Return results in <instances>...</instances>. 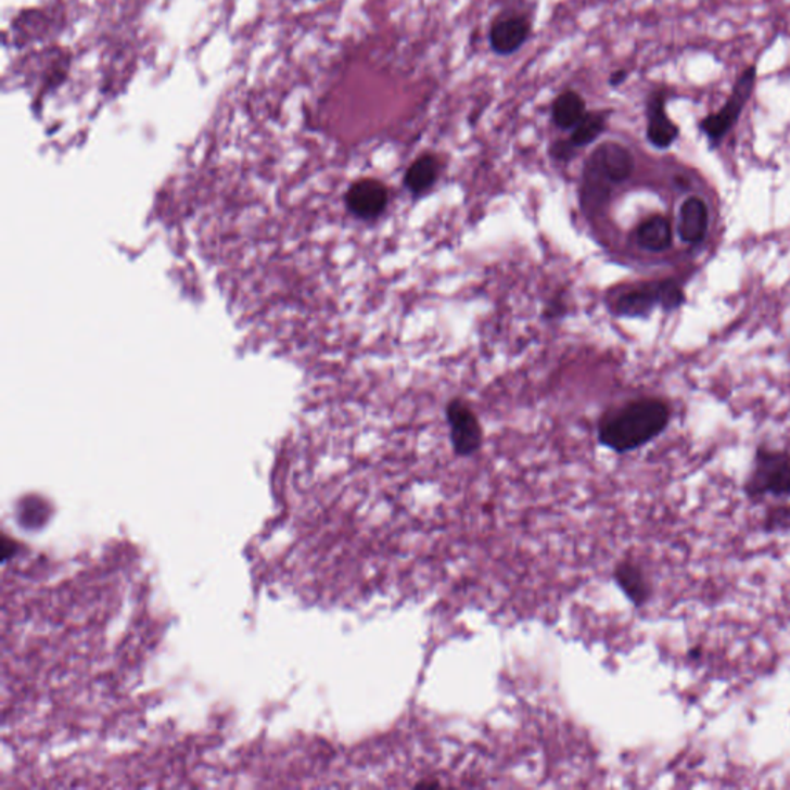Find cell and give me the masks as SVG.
<instances>
[{
  "label": "cell",
  "instance_id": "14",
  "mask_svg": "<svg viewBox=\"0 0 790 790\" xmlns=\"http://www.w3.org/2000/svg\"><path fill=\"white\" fill-rule=\"evenodd\" d=\"M587 113V104L577 91L566 90L558 94L551 105V119L558 129L573 130Z\"/></svg>",
  "mask_w": 790,
  "mask_h": 790
},
{
  "label": "cell",
  "instance_id": "10",
  "mask_svg": "<svg viewBox=\"0 0 790 790\" xmlns=\"http://www.w3.org/2000/svg\"><path fill=\"white\" fill-rule=\"evenodd\" d=\"M709 229L708 204L700 196H690L679 208L678 233L687 244L701 243Z\"/></svg>",
  "mask_w": 790,
  "mask_h": 790
},
{
  "label": "cell",
  "instance_id": "9",
  "mask_svg": "<svg viewBox=\"0 0 790 790\" xmlns=\"http://www.w3.org/2000/svg\"><path fill=\"white\" fill-rule=\"evenodd\" d=\"M387 189L377 179H360L346 193V206L351 214L361 219L379 218L386 211Z\"/></svg>",
  "mask_w": 790,
  "mask_h": 790
},
{
  "label": "cell",
  "instance_id": "16",
  "mask_svg": "<svg viewBox=\"0 0 790 790\" xmlns=\"http://www.w3.org/2000/svg\"><path fill=\"white\" fill-rule=\"evenodd\" d=\"M788 528H790V505L770 508L769 513L766 515L767 532Z\"/></svg>",
  "mask_w": 790,
  "mask_h": 790
},
{
  "label": "cell",
  "instance_id": "13",
  "mask_svg": "<svg viewBox=\"0 0 790 790\" xmlns=\"http://www.w3.org/2000/svg\"><path fill=\"white\" fill-rule=\"evenodd\" d=\"M438 174H441V163H438L437 156L425 153L406 170L405 188L415 196L425 195L428 190L433 189L437 182Z\"/></svg>",
  "mask_w": 790,
  "mask_h": 790
},
{
  "label": "cell",
  "instance_id": "2",
  "mask_svg": "<svg viewBox=\"0 0 790 790\" xmlns=\"http://www.w3.org/2000/svg\"><path fill=\"white\" fill-rule=\"evenodd\" d=\"M635 170L630 150L620 142L607 141L592 150L583 174L584 206L598 207L610 197L613 186L623 184Z\"/></svg>",
  "mask_w": 790,
  "mask_h": 790
},
{
  "label": "cell",
  "instance_id": "6",
  "mask_svg": "<svg viewBox=\"0 0 790 790\" xmlns=\"http://www.w3.org/2000/svg\"><path fill=\"white\" fill-rule=\"evenodd\" d=\"M446 420L456 455L460 457L475 455L484 442V433L474 412L463 402L453 400L446 406Z\"/></svg>",
  "mask_w": 790,
  "mask_h": 790
},
{
  "label": "cell",
  "instance_id": "18",
  "mask_svg": "<svg viewBox=\"0 0 790 790\" xmlns=\"http://www.w3.org/2000/svg\"><path fill=\"white\" fill-rule=\"evenodd\" d=\"M628 76H630V75H628L627 69H624V68L614 69V72L612 73V75H610V78H609L610 89H617V87L623 86L625 80L628 79Z\"/></svg>",
  "mask_w": 790,
  "mask_h": 790
},
{
  "label": "cell",
  "instance_id": "7",
  "mask_svg": "<svg viewBox=\"0 0 790 790\" xmlns=\"http://www.w3.org/2000/svg\"><path fill=\"white\" fill-rule=\"evenodd\" d=\"M667 91L653 90L647 98V139L653 148L660 150L671 149L679 137V127L668 116Z\"/></svg>",
  "mask_w": 790,
  "mask_h": 790
},
{
  "label": "cell",
  "instance_id": "1",
  "mask_svg": "<svg viewBox=\"0 0 790 790\" xmlns=\"http://www.w3.org/2000/svg\"><path fill=\"white\" fill-rule=\"evenodd\" d=\"M671 420V409L657 398H642L607 417L599 426V442L614 453L635 451L662 433Z\"/></svg>",
  "mask_w": 790,
  "mask_h": 790
},
{
  "label": "cell",
  "instance_id": "11",
  "mask_svg": "<svg viewBox=\"0 0 790 790\" xmlns=\"http://www.w3.org/2000/svg\"><path fill=\"white\" fill-rule=\"evenodd\" d=\"M614 581L620 585L624 595L630 599L633 606L642 607L652 598V587L647 581L641 566L632 561L617 563L614 569Z\"/></svg>",
  "mask_w": 790,
  "mask_h": 790
},
{
  "label": "cell",
  "instance_id": "5",
  "mask_svg": "<svg viewBox=\"0 0 790 790\" xmlns=\"http://www.w3.org/2000/svg\"><path fill=\"white\" fill-rule=\"evenodd\" d=\"M684 300L686 295L676 281H654L624 292L614 303V313L621 317H647L658 306L664 310L678 309L683 306Z\"/></svg>",
  "mask_w": 790,
  "mask_h": 790
},
{
  "label": "cell",
  "instance_id": "12",
  "mask_svg": "<svg viewBox=\"0 0 790 790\" xmlns=\"http://www.w3.org/2000/svg\"><path fill=\"white\" fill-rule=\"evenodd\" d=\"M672 240L671 221L662 217V215H653V217L644 219L641 225L638 226V229H636V243L644 251H667L672 246Z\"/></svg>",
  "mask_w": 790,
  "mask_h": 790
},
{
  "label": "cell",
  "instance_id": "17",
  "mask_svg": "<svg viewBox=\"0 0 790 790\" xmlns=\"http://www.w3.org/2000/svg\"><path fill=\"white\" fill-rule=\"evenodd\" d=\"M577 150L579 149L570 141V138L558 139L550 145L548 153H550L551 158L559 161V163H570V161L576 158Z\"/></svg>",
  "mask_w": 790,
  "mask_h": 790
},
{
  "label": "cell",
  "instance_id": "15",
  "mask_svg": "<svg viewBox=\"0 0 790 790\" xmlns=\"http://www.w3.org/2000/svg\"><path fill=\"white\" fill-rule=\"evenodd\" d=\"M612 112L613 110H587L584 118L572 130L570 141L577 149L587 148V145L592 144L607 130V124H609Z\"/></svg>",
  "mask_w": 790,
  "mask_h": 790
},
{
  "label": "cell",
  "instance_id": "4",
  "mask_svg": "<svg viewBox=\"0 0 790 790\" xmlns=\"http://www.w3.org/2000/svg\"><path fill=\"white\" fill-rule=\"evenodd\" d=\"M744 492L751 500L763 499L767 494L790 497V456L769 448H759Z\"/></svg>",
  "mask_w": 790,
  "mask_h": 790
},
{
  "label": "cell",
  "instance_id": "8",
  "mask_svg": "<svg viewBox=\"0 0 790 790\" xmlns=\"http://www.w3.org/2000/svg\"><path fill=\"white\" fill-rule=\"evenodd\" d=\"M532 31V21L522 14L499 17L489 28V47L499 56H511L528 42Z\"/></svg>",
  "mask_w": 790,
  "mask_h": 790
},
{
  "label": "cell",
  "instance_id": "3",
  "mask_svg": "<svg viewBox=\"0 0 790 790\" xmlns=\"http://www.w3.org/2000/svg\"><path fill=\"white\" fill-rule=\"evenodd\" d=\"M756 78H759V67L755 64L749 65L735 80L734 89H731L726 104L718 112L700 120V130L705 135L712 148H718L724 138L737 126L742 110L749 104L753 91H755Z\"/></svg>",
  "mask_w": 790,
  "mask_h": 790
}]
</instances>
